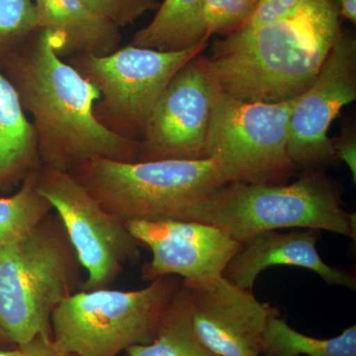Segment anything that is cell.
I'll return each instance as SVG.
<instances>
[{"label": "cell", "instance_id": "1", "mask_svg": "<svg viewBox=\"0 0 356 356\" xmlns=\"http://www.w3.org/2000/svg\"><path fill=\"white\" fill-rule=\"evenodd\" d=\"M60 46L58 37L38 29L7 58L9 81L32 116L41 165L72 172L95 159L139 161L140 140L96 119L99 91L58 55Z\"/></svg>", "mask_w": 356, "mask_h": 356}, {"label": "cell", "instance_id": "2", "mask_svg": "<svg viewBox=\"0 0 356 356\" xmlns=\"http://www.w3.org/2000/svg\"><path fill=\"white\" fill-rule=\"evenodd\" d=\"M337 0H302L280 20L215 42L206 69L218 91L248 102L295 99L317 76L341 32Z\"/></svg>", "mask_w": 356, "mask_h": 356}, {"label": "cell", "instance_id": "3", "mask_svg": "<svg viewBox=\"0 0 356 356\" xmlns=\"http://www.w3.org/2000/svg\"><path fill=\"white\" fill-rule=\"evenodd\" d=\"M81 264L57 215L0 247V339H51V314L81 284Z\"/></svg>", "mask_w": 356, "mask_h": 356}, {"label": "cell", "instance_id": "4", "mask_svg": "<svg viewBox=\"0 0 356 356\" xmlns=\"http://www.w3.org/2000/svg\"><path fill=\"white\" fill-rule=\"evenodd\" d=\"M194 221L215 225L238 242L266 231L311 229L355 241L356 215L324 168L302 172L292 184H228L199 207Z\"/></svg>", "mask_w": 356, "mask_h": 356}, {"label": "cell", "instance_id": "5", "mask_svg": "<svg viewBox=\"0 0 356 356\" xmlns=\"http://www.w3.org/2000/svg\"><path fill=\"white\" fill-rule=\"evenodd\" d=\"M70 173L103 209L123 222L194 221L204 201L228 184L212 159L135 163L95 159Z\"/></svg>", "mask_w": 356, "mask_h": 356}, {"label": "cell", "instance_id": "6", "mask_svg": "<svg viewBox=\"0 0 356 356\" xmlns=\"http://www.w3.org/2000/svg\"><path fill=\"white\" fill-rule=\"evenodd\" d=\"M180 285L177 276H163L139 290L72 293L51 314V341L77 356H119L149 343Z\"/></svg>", "mask_w": 356, "mask_h": 356}, {"label": "cell", "instance_id": "7", "mask_svg": "<svg viewBox=\"0 0 356 356\" xmlns=\"http://www.w3.org/2000/svg\"><path fill=\"white\" fill-rule=\"evenodd\" d=\"M295 100L248 102L216 89L206 158L216 161L227 184H282L297 172L288 156Z\"/></svg>", "mask_w": 356, "mask_h": 356}, {"label": "cell", "instance_id": "8", "mask_svg": "<svg viewBox=\"0 0 356 356\" xmlns=\"http://www.w3.org/2000/svg\"><path fill=\"white\" fill-rule=\"evenodd\" d=\"M207 46L205 42L187 50L163 51L130 44L106 56L76 54L67 63L99 91L93 109L98 122L117 135L140 140L163 89Z\"/></svg>", "mask_w": 356, "mask_h": 356}, {"label": "cell", "instance_id": "9", "mask_svg": "<svg viewBox=\"0 0 356 356\" xmlns=\"http://www.w3.org/2000/svg\"><path fill=\"white\" fill-rule=\"evenodd\" d=\"M38 186L86 270L81 290L109 288L125 264L140 259V245L125 222L103 209L72 173L41 165Z\"/></svg>", "mask_w": 356, "mask_h": 356}, {"label": "cell", "instance_id": "10", "mask_svg": "<svg viewBox=\"0 0 356 356\" xmlns=\"http://www.w3.org/2000/svg\"><path fill=\"white\" fill-rule=\"evenodd\" d=\"M356 100V40L341 29L310 88L295 100L288 156L297 172L337 161L329 130L341 110Z\"/></svg>", "mask_w": 356, "mask_h": 356}, {"label": "cell", "instance_id": "11", "mask_svg": "<svg viewBox=\"0 0 356 356\" xmlns=\"http://www.w3.org/2000/svg\"><path fill=\"white\" fill-rule=\"evenodd\" d=\"M215 92L201 54L178 70L159 95L140 140L138 161L207 159Z\"/></svg>", "mask_w": 356, "mask_h": 356}, {"label": "cell", "instance_id": "12", "mask_svg": "<svg viewBox=\"0 0 356 356\" xmlns=\"http://www.w3.org/2000/svg\"><path fill=\"white\" fill-rule=\"evenodd\" d=\"M126 228L152 252L142 267L143 280L180 276L198 283L222 276L241 243L215 225L184 220H132Z\"/></svg>", "mask_w": 356, "mask_h": 356}, {"label": "cell", "instance_id": "13", "mask_svg": "<svg viewBox=\"0 0 356 356\" xmlns=\"http://www.w3.org/2000/svg\"><path fill=\"white\" fill-rule=\"evenodd\" d=\"M188 291L192 322L201 341L219 356H261L268 318L277 308L224 276L181 282Z\"/></svg>", "mask_w": 356, "mask_h": 356}, {"label": "cell", "instance_id": "14", "mask_svg": "<svg viewBox=\"0 0 356 356\" xmlns=\"http://www.w3.org/2000/svg\"><path fill=\"white\" fill-rule=\"evenodd\" d=\"M320 238L322 231L318 229L261 232L241 242L222 276L238 286L252 289L259 274L269 267L296 266L314 271L329 285L355 290V276L323 261L317 250Z\"/></svg>", "mask_w": 356, "mask_h": 356}, {"label": "cell", "instance_id": "15", "mask_svg": "<svg viewBox=\"0 0 356 356\" xmlns=\"http://www.w3.org/2000/svg\"><path fill=\"white\" fill-rule=\"evenodd\" d=\"M40 29L60 40L58 55L69 58L76 54L106 56L119 48L120 29L100 19L83 0H34Z\"/></svg>", "mask_w": 356, "mask_h": 356}, {"label": "cell", "instance_id": "16", "mask_svg": "<svg viewBox=\"0 0 356 356\" xmlns=\"http://www.w3.org/2000/svg\"><path fill=\"white\" fill-rule=\"evenodd\" d=\"M38 140L13 84L0 74V186L41 166Z\"/></svg>", "mask_w": 356, "mask_h": 356}, {"label": "cell", "instance_id": "17", "mask_svg": "<svg viewBox=\"0 0 356 356\" xmlns=\"http://www.w3.org/2000/svg\"><path fill=\"white\" fill-rule=\"evenodd\" d=\"M205 3L206 0H163L154 19L136 33L131 44L177 51L209 41L204 23Z\"/></svg>", "mask_w": 356, "mask_h": 356}, {"label": "cell", "instance_id": "18", "mask_svg": "<svg viewBox=\"0 0 356 356\" xmlns=\"http://www.w3.org/2000/svg\"><path fill=\"white\" fill-rule=\"evenodd\" d=\"M129 356H219L201 341L192 322L188 291L179 289L161 318L153 341L131 346Z\"/></svg>", "mask_w": 356, "mask_h": 356}, {"label": "cell", "instance_id": "19", "mask_svg": "<svg viewBox=\"0 0 356 356\" xmlns=\"http://www.w3.org/2000/svg\"><path fill=\"white\" fill-rule=\"evenodd\" d=\"M264 356H356V325L332 339H315L295 331L280 313L268 318Z\"/></svg>", "mask_w": 356, "mask_h": 356}, {"label": "cell", "instance_id": "20", "mask_svg": "<svg viewBox=\"0 0 356 356\" xmlns=\"http://www.w3.org/2000/svg\"><path fill=\"white\" fill-rule=\"evenodd\" d=\"M40 168L28 173L17 193L0 198V247L23 238L53 212L39 191Z\"/></svg>", "mask_w": 356, "mask_h": 356}, {"label": "cell", "instance_id": "21", "mask_svg": "<svg viewBox=\"0 0 356 356\" xmlns=\"http://www.w3.org/2000/svg\"><path fill=\"white\" fill-rule=\"evenodd\" d=\"M38 29L34 0H0V53L13 55Z\"/></svg>", "mask_w": 356, "mask_h": 356}, {"label": "cell", "instance_id": "22", "mask_svg": "<svg viewBox=\"0 0 356 356\" xmlns=\"http://www.w3.org/2000/svg\"><path fill=\"white\" fill-rule=\"evenodd\" d=\"M261 0H206L204 23L208 37L228 36L248 24Z\"/></svg>", "mask_w": 356, "mask_h": 356}, {"label": "cell", "instance_id": "23", "mask_svg": "<svg viewBox=\"0 0 356 356\" xmlns=\"http://www.w3.org/2000/svg\"><path fill=\"white\" fill-rule=\"evenodd\" d=\"M95 16L115 27L132 24L149 11L158 10V0H83Z\"/></svg>", "mask_w": 356, "mask_h": 356}, {"label": "cell", "instance_id": "24", "mask_svg": "<svg viewBox=\"0 0 356 356\" xmlns=\"http://www.w3.org/2000/svg\"><path fill=\"white\" fill-rule=\"evenodd\" d=\"M301 1L302 0H261L254 15L242 29H254L280 20L292 13Z\"/></svg>", "mask_w": 356, "mask_h": 356}, {"label": "cell", "instance_id": "25", "mask_svg": "<svg viewBox=\"0 0 356 356\" xmlns=\"http://www.w3.org/2000/svg\"><path fill=\"white\" fill-rule=\"evenodd\" d=\"M332 149L337 159H341L348 165L353 182H356V134L355 128L343 129L337 140H332Z\"/></svg>", "mask_w": 356, "mask_h": 356}, {"label": "cell", "instance_id": "26", "mask_svg": "<svg viewBox=\"0 0 356 356\" xmlns=\"http://www.w3.org/2000/svg\"><path fill=\"white\" fill-rule=\"evenodd\" d=\"M20 356H77L74 353L58 350L51 339L37 337L29 343L18 346Z\"/></svg>", "mask_w": 356, "mask_h": 356}, {"label": "cell", "instance_id": "27", "mask_svg": "<svg viewBox=\"0 0 356 356\" xmlns=\"http://www.w3.org/2000/svg\"><path fill=\"white\" fill-rule=\"evenodd\" d=\"M339 6V15L350 21L353 24L356 23V0H337Z\"/></svg>", "mask_w": 356, "mask_h": 356}, {"label": "cell", "instance_id": "28", "mask_svg": "<svg viewBox=\"0 0 356 356\" xmlns=\"http://www.w3.org/2000/svg\"><path fill=\"white\" fill-rule=\"evenodd\" d=\"M0 356H20V350L18 348L13 350H0Z\"/></svg>", "mask_w": 356, "mask_h": 356}, {"label": "cell", "instance_id": "29", "mask_svg": "<svg viewBox=\"0 0 356 356\" xmlns=\"http://www.w3.org/2000/svg\"><path fill=\"white\" fill-rule=\"evenodd\" d=\"M6 343H4L3 341L0 339V350H1V348H3V346H6Z\"/></svg>", "mask_w": 356, "mask_h": 356}, {"label": "cell", "instance_id": "30", "mask_svg": "<svg viewBox=\"0 0 356 356\" xmlns=\"http://www.w3.org/2000/svg\"><path fill=\"white\" fill-rule=\"evenodd\" d=\"M122 356H129V355H126V353H124V355H122Z\"/></svg>", "mask_w": 356, "mask_h": 356}]
</instances>
